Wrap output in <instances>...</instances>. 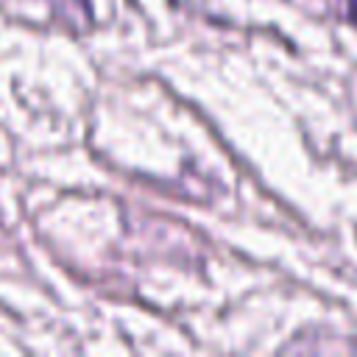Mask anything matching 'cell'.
<instances>
[{
    "label": "cell",
    "instance_id": "obj_1",
    "mask_svg": "<svg viewBox=\"0 0 357 357\" xmlns=\"http://www.w3.org/2000/svg\"><path fill=\"white\" fill-rule=\"evenodd\" d=\"M346 14H349L351 25H357V0H346Z\"/></svg>",
    "mask_w": 357,
    "mask_h": 357
}]
</instances>
